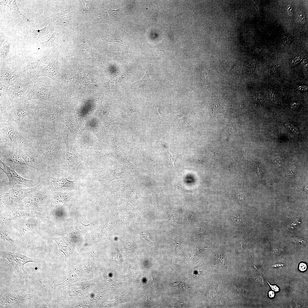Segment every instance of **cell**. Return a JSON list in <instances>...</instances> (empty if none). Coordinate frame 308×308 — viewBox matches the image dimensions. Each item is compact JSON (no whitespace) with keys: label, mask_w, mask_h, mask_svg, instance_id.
<instances>
[{"label":"cell","mask_w":308,"mask_h":308,"mask_svg":"<svg viewBox=\"0 0 308 308\" xmlns=\"http://www.w3.org/2000/svg\"><path fill=\"white\" fill-rule=\"evenodd\" d=\"M63 110L61 106L58 104L39 102L33 115L39 127L47 133L48 137L56 136V123L59 113Z\"/></svg>","instance_id":"cell-1"},{"label":"cell","mask_w":308,"mask_h":308,"mask_svg":"<svg viewBox=\"0 0 308 308\" xmlns=\"http://www.w3.org/2000/svg\"><path fill=\"white\" fill-rule=\"evenodd\" d=\"M0 137L10 139V142H5L4 147H9L17 151L21 147L27 145L35 139L33 137H26L21 130L20 125L9 118L1 122Z\"/></svg>","instance_id":"cell-2"},{"label":"cell","mask_w":308,"mask_h":308,"mask_svg":"<svg viewBox=\"0 0 308 308\" xmlns=\"http://www.w3.org/2000/svg\"><path fill=\"white\" fill-rule=\"evenodd\" d=\"M58 93L57 89L51 85L47 77H39L35 79L32 88L24 101L35 100L41 103H54L58 99Z\"/></svg>","instance_id":"cell-3"},{"label":"cell","mask_w":308,"mask_h":308,"mask_svg":"<svg viewBox=\"0 0 308 308\" xmlns=\"http://www.w3.org/2000/svg\"><path fill=\"white\" fill-rule=\"evenodd\" d=\"M42 152L44 163L46 169V173L55 171L63 167L60 157V143L56 137H48L44 144H39Z\"/></svg>","instance_id":"cell-4"},{"label":"cell","mask_w":308,"mask_h":308,"mask_svg":"<svg viewBox=\"0 0 308 308\" xmlns=\"http://www.w3.org/2000/svg\"><path fill=\"white\" fill-rule=\"evenodd\" d=\"M17 152L27 166L34 168L43 174L46 169L39 146L34 140L30 144L20 148Z\"/></svg>","instance_id":"cell-5"},{"label":"cell","mask_w":308,"mask_h":308,"mask_svg":"<svg viewBox=\"0 0 308 308\" xmlns=\"http://www.w3.org/2000/svg\"><path fill=\"white\" fill-rule=\"evenodd\" d=\"M43 186L41 182L36 186L23 188L20 185H16L7 193L0 192V205L7 209L13 208L20 204L25 197L30 193L38 190Z\"/></svg>","instance_id":"cell-6"},{"label":"cell","mask_w":308,"mask_h":308,"mask_svg":"<svg viewBox=\"0 0 308 308\" xmlns=\"http://www.w3.org/2000/svg\"><path fill=\"white\" fill-rule=\"evenodd\" d=\"M36 78L26 73L9 87L8 96L11 104L24 101Z\"/></svg>","instance_id":"cell-7"},{"label":"cell","mask_w":308,"mask_h":308,"mask_svg":"<svg viewBox=\"0 0 308 308\" xmlns=\"http://www.w3.org/2000/svg\"><path fill=\"white\" fill-rule=\"evenodd\" d=\"M51 191L43 185L39 190L27 195L17 206L19 208L29 211L44 210L48 205Z\"/></svg>","instance_id":"cell-8"},{"label":"cell","mask_w":308,"mask_h":308,"mask_svg":"<svg viewBox=\"0 0 308 308\" xmlns=\"http://www.w3.org/2000/svg\"><path fill=\"white\" fill-rule=\"evenodd\" d=\"M23 101L11 104L9 118L20 125L22 120L26 116L33 115L39 102L34 103Z\"/></svg>","instance_id":"cell-9"},{"label":"cell","mask_w":308,"mask_h":308,"mask_svg":"<svg viewBox=\"0 0 308 308\" xmlns=\"http://www.w3.org/2000/svg\"><path fill=\"white\" fill-rule=\"evenodd\" d=\"M52 51L51 60L49 63L35 74L36 78L40 76L48 77L53 79L58 85L61 78L60 71V63L58 56L54 54Z\"/></svg>","instance_id":"cell-10"},{"label":"cell","mask_w":308,"mask_h":308,"mask_svg":"<svg viewBox=\"0 0 308 308\" xmlns=\"http://www.w3.org/2000/svg\"><path fill=\"white\" fill-rule=\"evenodd\" d=\"M0 162L3 167V168L0 167V168L5 174L8 179L10 189H13L17 184L24 185L28 187L36 186L35 182L33 180L23 177L15 171V169L8 166L1 160Z\"/></svg>","instance_id":"cell-11"},{"label":"cell","mask_w":308,"mask_h":308,"mask_svg":"<svg viewBox=\"0 0 308 308\" xmlns=\"http://www.w3.org/2000/svg\"><path fill=\"white\" fill-rule=\"evenodd\" d=\"M0 160L11 167L27 166L24 161L14 149L9 147L0 148Z\"/></svg>","instance_id":"cell-12"},{"label":"cell","mask_w":308,"mask_h":308,"mask_svg":"<svg viewBox=\"0 0 308 308\" xmlns=\"http://www.w3.org/2000/svg\"><path fill=\"white\" fill-rule=\"evenodd\" d=\"M33 297V295L19 291H10L1 294L0 303L5 307H8L13 304L29 300Z\"/></svg>","instance_id":"cell-13"},{"label":"cell","mask_w":308,"mask_h":308,"mask_svg":"<svg viewBox=\"0 0 308 308\" xmlns=\"http://www.w3.org/2000/svg\"><path fill=\"white\" fill-rule=\"evenodd\" d=\"M0 82L9 86L14 84L26 72L24 69L0 67Z\"/></svg>","instance_id":"cell-14"},{"label":"cell","mask_w":308,"mask_h":308,"mask_svg":"<svg viewBox=\"0 0 308 308\" xmlns=\"http://www.w3.org/2000/svg\"><path fill=\"white\" fill-rule=\"evenodd\" d=\"M66 165L68 170L73 175H76L78 169L82 163L79 157V154L73 147L66 143Z\"/></svg>","instance_id":"cell-15"},{"label":"cell","mask_w":308,"mask_h":308,"mask_svg":"<svg viewBox=\"0 0 308 308\" xmlns=\"http://www.w3.org/2000/svg\"><path fill=\"white\" fill-rule=\"evenodd\" d=\"M13 256L12 259L9 262V264L6 266L10 265L15 269L17 272L21 270L24 274L27 275V272L24 270V266L25 264L29 262L34 263L39 262L38 260L35 258H30L22 254L20 252H13Z\"/></svg>","instance_id":"cell-16"},{"label":"cell","mask_w":308,"mask_h":308,"mask_svg":"<svg viewBox=\"0 0 308 308\" xmlns=\"http://www.w3.org/2000/svg\"><path fill=\"white\" fill-rule=\"evenodd\" d=\"M42 179L50 181V184L53 187L52 191H56L64 187H75L74 182L69 181L66 178L55 177L47 173H45L42 174Z\"/></svg>","instance_id":"cell-17"},{"label":"cell","mask_w":308,"mask_h":308,"mask_svg":"<svg viewBox=\"0 0 308 308\" xmlns=\"http://www.w3.org/2000/svg\"><path fill=\"white\" fill-rule=\"evenodd\" d=\"M52 51H50L46 55L42 57L39 59L28 64L24 68L25 70L28 74L35 76V74L43 68L42 66L45 64L47 65L50 62L51 57ZM36 78V77H35Z\"/></svg>","instance_id":"cell-18"},{"label":"cell","mask_w":308,"mask_h":308,"mask_svg":"<svg viewBox=\"0 0 308 308\" xmlns=\"http://www.w3.org/2000/svg\"><path fill=\"white\" fill-rule=\"evenodd\" d=\"M122 8L114 10L110 8L106 9L100 13L97 19L94 22V23H106L114 25L117 19L119 13Z\"/></svg>","instance_id":"cell-19"},{"label":"cell","mask_w":308,"mask_h":308,"mask_svg":"<svg viewBox=\"0 0 308 308\" xmlns=\"http://www.w3.org/2000/svg\"><path fill=\"white\" fill-rule=\"evenodd\" d=\"M75 192V191L64 193L55 191L52 193V200L56 204L64 203L71 198L74 195Z\"/></svg>","instance_id":"cell-20"},{"label":"cell","mask_w":308,"mask_h":308,"mask_svg":"<svg viewBox=\"0 0 308 308\" xmlns=\"http://www.w3.org/2000/svg\"><path fill=\"white\" fill-rule=\"evenodd\" d=\"M62 35L60 32L55 31L47 40L40 43V45L44 48L56 46L59 44L61 41Z\"/></svg>","instance_id":"cell-21"},{"label":"cell","mask_w":308,"mask_h":308,"mask_svg":"<svg viewBox=\"0 0 308 308\" xmlns=\"http://www.w3.org/2000/svg\"><path fill=\"white\" fill-rule=\"evenodd\" d=\"M0 102L1 123L6 121L9 119L11 104L9 101Z\"/></svg>","instance_id":"cell-22"},{"label":"cell","mask_w":308,"mask_h":308,"mask_svg":"<svg viewBox=\"0 0 308 308\" xmlns=\"http://www.w3.org/2000/svg\"><path fill=\"white\" fill-rule=\"evenodd\" d=\"M48 28L47 25L41 29L36 30L32 27L31 28L29 32L38 49L40 48L38 42V39L41 37L48 34Z\"/></svg>","instance_id":"cell-23"},{"label":"cell","mask_w":308,"mask_h":308,"mask_svg":"<svg viewBox=\"0 0 308 308\" xmlns=\"http://www.w3.org/2000/svg\"><path fill=\"white\" fill-rule=\"evenodd\" d=\"M0 5L5 6L10 8V11H15L21 16L22 15L27 21L30 22V20L22 14L17 4L16 0H3L0 1Z\"/></svg>","instance_id":"cell-24"},{"label":"cell","mask_w":308,"mask_h":308,"mask_svg":"<svg viewBox=\"0 0 308 308\" xmlns=\"http://www.w3.org/2000/svg\"><path fill=\"white\" fill-rule=\"evenodd\" d=\"M10 43L7 40L5 41L0 46V61L2 62L8 56L10 48Z\"/></svg>","instance_id":"cell-25"},{"label":"cell","mask_w":308,"mask_h":308,"mask_svg":"<svg viewBox=\"0 0 308 308\" xmlns=\"http://www.w3.org/2000/svg\"><path fill=\"white\" fill-rule=\"evenodd\" d=\"M90 39L88 37L85 36L80 37L78 39L77 44L78 46L84 50L89 49L91 43Z\"/></svg>","instance_id":"cell-26"},{"label":"cell","mask_w":308,"mask_h":308,"mask_svg":"<svg viewBox=\"0 0 308 308\" xmlns=\"http://www.w3.org/2000/svg\"><path fill=\"white\" fill-rule=\"evenodd\" d=\"M9 86L0 82V101H9L8 96V90Z\"/></svg>","instance_id":"cell-27"},{"label":"cell","mask_w":308,"mask_h":308,"mask_svg":"<svg viewBox=\"0 0 308 308\" xmlns=\"http://www.w3.org/2000/svg\"><path fill=\"white\" fill-rule=\"evenodd\" d=\"M56 241L59 248L60 250L65 255L66 258L70 254L68 247L67 244L61 241Z\"/></svg>","instance_id":"cell-28"},{"label":"cell","mask_w":308,"mask_h":308,"mask_svg":"<svg viewBox=\"0 0 308 308\" xmlns=\"http://www.w3.org/2000/svg\"><path fill=\"white\" fill-rule=\"evenodd\" d=\"M90 1H82V9L85 13H88L92 11L93 9V5Z\"/></svg>","instance_id":"cell-29"},{"label":"cell","mask_w":308,"mask_h":308,"mask_svg":"<svg viewBox=\"0 0 308 308\" xmlns=\"http://www.w3.org/2000/svg\"><path fill=\"white\" fill-rule=\"evenodd\" d=\"M166 152L169 159L171 161L173 165V167L175 169H176L174 166V163L175 161L178 157L182 155L183 153H172L167 149H166Z\"/></svg>","instance_id":"cell-30"},{"label":"cell","mask_w":308,"mask_h":308,"mask_svg":"<svg viewBox=\"0 0 308 308\" xmlns=\"http://www.w3.org/2000/svg\"><path fill=\"white\" fill-rule=\"evenodd\" d=\"M286 128L291 132L296 134H298L299 132L298 129L294 126L289 123H286L285 124Z\"/></svg>","instance_id":"cell-31"},{"label":"cell","mask_w":308,"mask_h":308,"mask_svg":"<svg viewBox=\"0 0 308 308\" xmlns=\"http://www.w3.org/2000/svg\"><path fill=\"white\" fill-rule=\"evenodd\" d=\"M91 224L87 225L83 224L82 222H80L79 223V228L81 232L84 233L85 232L88 230Z\"/></svg>","instance_id":"cell-32"},{"label":"cell","mask_w":308,"mask_h":308,"mask_svg":"<svg viewBox=\"0 0 308 308\" xmlns=\"http://www.w3.org/2000/svg\"><path fill=\"white\" fill-rule=\"evenodd\" d=\"M307 269V265L304 263H301L299 265V269L301 271H305Z\"/></svg>","instance_id":"cell-33"},{"label":"cell","mask_w":308,"mask_h":308,"mask_svg":"<svg viewBox=\"0 0 308 308\" xmlns=\"http://www.w3.org/2000/svg\"><path fill=\"white\" fill-rule=\"evenodd\" d=\"M266 281L270 287L273 291L275 292H278L279 291V289L277 285H271L270 283L268 281Z\"/></svg>","instance_id":"cell-34"},{"label":"cell","mask_w":308,"mask_h":308,"mask_svg":"<svg viewBox=\"0 0 308 308\" xmlns=\"http://www.w3.org/2000/svg\"><path fill=\"white\" fill-rule=\"evenodd\" d=\"M285 265V264L282 263H276L272 265L271 267L273 268H277L283 267Z\"/></svg>","instance_id":"cell-35"},{"label":"cell","mask_w":308,"mask_h":308,"mask_svg":"<svg viewBox=\"0 0 308 308\" xmlns=\"http://www.w3.org/2000/svg\"><path fill=\"white\" fill-rule=\"evenodd\" d=\"M5 38L4 37V36L2 35V33H1V34H0V46H2V44H3V43L5 41Z\"/></svg>","instance_id":"cell-36"},{"label":"cell","mask_w":308,"mask_h":308,"mask_svg":"<svg viewBox=\"0 0 308 308\" xmlns=\"http://www.w3.org/2000/svg\"><path fill=\"white\" fill-rule=\"evenodd\" d=\"M42 308H49L50 307V305L49 303H47L44 302L41 305V307Z\"/></svg>","instance_id":"cell-37"},{"label":"cell","mask_w":308,"mask_h":308,"mask_svg":"<svg viewBox=\"0 0 308 308\" xmlns=\"http://www.w3.org/2000/svg\"><path fill=\"white\" fill-rule=\"evenodd\" d=\"M269 297L271 298H273L275 296V293L273 291H269L268 293Z\"/></svg>","instance_id":"cell-38"}]
</instances>
